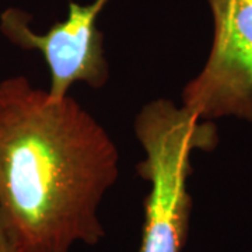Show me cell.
Wrapping results in <instances>:
<instances>
[{
    "label": "cell",
    "mask_w": 252,
    "mask_h": 252,
    "mask_svg": "<svg viewBox=\"0 0 252 252\" xmlns=\"http://www.w3.org/2000/svg\"><path fill=\"white\" fill-rule=\"evenodd\" d=\"M215 35L198 76L182 90V107L205 122L252 124V0H207Z\"/></svg>",
    "instance_id": "3957f363"
},
{
    "label": "cell",
    "mask_w": 252,
    "mask_h": 252,
    "mask_svg": "<svg viewBox=\"0 0 252 252\" xmlns=\"http://www.w3.org/2000/svg\"><path fill=\"white\" fill-rule=\"evenodd\" d=\"M135 135L146 153L137 172L150 182L137 252H182L192 209L190 156L216 147V126L199 121L171 99L156 98L136 115Z\"/></svg>",
    "instance_id": "7a4b0ae2"
},
{
    "label": "cell",
    "mask_w": 252,
    "mask_h": 252,
    "mask_svg": "<svg viewBox=\"0 0 252 252\" xmlns=\"http://www.w3.org/2000/svg\"><path fill=\"white\" fill-rule=\"evenodd\" d=\"M0 252H21L20 245L10 230L3 212L0 209Z\"/></svg>",
    "instance_id": "5b68a950"
},
{
    "label": "cell",
    "mask_w": 252,
    "mask_h": 252,
    "mask_svg": "<svg viewBox=\"0 0 252 252\" xmlns=\"http://www.w3.org/2000/svg\"><path fill=\"white\" fill-rule=\"evenodd\" d=\"M108 1L95 0L81 6L70 0L67 18L54 24L45 34L31 30L30 14L7 9L1 14L0 28L18 48L42 54L51 74L48 91L55 98L69 95L70 87L79 81L91 89H102L109 80V64L97 18Z\"/></svg>",
    "instance_id": "277c9868"
},
{
    "label": "cell",
    "mask_w": 252,
    "mask_h": 252,
    "mask_svg": "<svg viewBox=\"0 0 252 252\" xmlns=\"http://www.w3.org/2000/svg\"><path fill=\"white\" fill-rule=\"evenodd\" d=\"M118 177L117 144L76 99L24 76L0 83V209L21 252L97 245L99 205Z\"/></svg>",
    "instance_id": "6da1fadb"
}]
</instances>
